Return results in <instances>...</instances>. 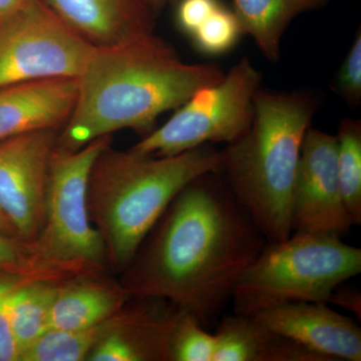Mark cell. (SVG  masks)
<instances>
[{"mask_svg": "<svg viewBox=\"0 0 361 361\" xmlns=\"http://www.w3.org/2000/svg\"><path fill=\"white\" fill-rule=\"evenodd\" d=\"M337 171V137L310 127L292 194V231L341 237L350 229Z\"/></svg>", "mask_w": 361, "mask_h": 361, "instance_id": "obj_10", "label": "cell"}, {"mask_svg": "<svg viewBox=\"0 0 361 361\" xmlns=\"http://www.w3.org/2000/svg\"><path fill=\"white\" fill-rule=\"evenodd\" d=\"M104 135L77 151L56 147L49 168L44 227L32 242L44 262L71 276L108 269L101 235L87 209V183L97 156L111 146Z\"/></svg>", "mask_w": 361, "mask_h": 361, "instance_id": "obj_6", "label": "cell"}, {"mask_svg": "<svg viewBox=\"0 0 361 361\" xmlns=\"http://www.w3.org/2000/svg\"><path fill=\"white\" fill-rule=\"evenodd\" d=\"M325 361H360L361 329L325 302L283 304L253 315Z\"/></svg>", "mask_w": 361, "mask_h": 361, "instance_id": "obj_12", "label": "cell"}, {"mask_svg": "<svg viewBox=\"0 0 361 361\" xmlns=\"http://www.w3.org/2000/svg\"><path fill=\"white\" fill-rule=\"evenodd\" d=\"M94 49L45 0H32L0 20V89L49 78H78Z\"/></svg>", "mask_w": 361, "mask_h": 361, "instance_id": "obj_8", "label": "cell"}, {"mask_svg": "<svg viewBox=\"0 0 361 361\" xmlns=\"http://www.w3.org/2000/svg\"><path fill=\"white\" fill-rule=\"evenodd\" d=\"M329 0H233L242 30L270 61L280 58L282 37L297 16L327 6Z\"/></svg>", "mask_w": 361, "mask_h": 361, "instance_id": "obj_17", "label": "cell"}, {"mask_svg": "<svg viewBox=\"0 0 361 361\" xmlns=\"http://www.w3.org/2000/svg\"><path fill=\"white\" fill-rule=\"evenodd\" d=\"M0 229L9 233V234L14 235V236H18V235L16 234V232L13 231V228L11 227V225H9L8 223L6 222V220L2 217L1 214H0Z\"/></svg>", "mask_w": 361, "mask_h": 361, "instance_id": "obj_30", "label": "cell"}, {"mask_svg": "<svg viewBox=\"0 0 361 361\" xmlns=\"http://www.w3.org/2000/svg\"><path fill=\"white\" fill-rule=\"evenodd\" d=\"M221 151L204 145L179 155L115 151L97 156L87 183V209L106 264L123 272L171 202L192 180L220 173Z\"/></svg>", "mask_w": 361, "mask_h": 361, "instance_id": "obj_3", "label": "cell"}, {"mask_svg": "<svg viewBox=\"0 0 361 361\" xmlns=\"http://www.w3.org/2000/svg\"><path fill=\"white\" fill-rule=\"evenodd\" d=\"M337 171L344 206L353 226L361 224V123L345 118L339 123Z\"/></svg>", "mask_w": 361, "mask_h": 361, "instance_id": "obj_19", "label": "cell"}, {"mask_svg": "<svg viewBox=\"0 0 361 361\" xmlns=\"http://www.w3.org/2000/svg\"><path fill=\"white\" fill-rule=\"evenodd\" d=\"M220 4L218 0H180L176 11L177 25L191 37Z\"/></svg>", "mask_w": 361, "mask_h": 361, "instance_id": "obj_26", "label": "cell"}, {"mask_svg": "<svg viewBox=\"0 0 361 361\" xmlns=\"http://www.w3.org/2000/svg\"><path fill=\"white\" fill-rule=\"evenodd\" d=\"M334 90L350 106L361 103V33H356L350 49L341 66Z\"/></svg>", "mask_w": 361, "mask_h": 361, "instance_id": "obj_24", "label": "cell"}, {"mask_svg": "<svg viewBox=\"0 0 361 361\" xmlns=\"http://www.w3.org/2000/svg\"><path fill=\"white\" fill-rule=\"evenodd\" d=\"M78 80L49 78L0 89V142L42 129L61 130L75 106Z\"/></svg>", "mask_w": 361, "mask_h": 361, "instance_id": "obj_13", "label": "cell"}, {"mask_svg": "<svg viewBox=\"0 0 361 361\" xmlns=\"http://www.w3.org/2000/svg\"><path fill=\"white\" fill-rule=\"evenodd\" d=\"M0 273L20 279L44 280L58 283L73 277L44 262L33 248L32 242L25 241L1 229Z\"/></svg>", "mask_w": 361, "mask_h": 361, "instance_id": "obj_21", "label": "cell"}, {"mask_svg": "<svg viewBox=\"0 0 361 361\" xmlns=\"http://www.w3.org/2000/svg\"><path fill=\"white\" fill-rule=\"evenodd\" d=\"M94 47L122 44L153 32L155 13L144 0H47Z\"/></svg>", "mask_w": 361, "mask_h": 361, "instance_id": "obj_14", "label": "cell"}, {"mask_svg": "<svg viewBox=\"0 0 361 361\" xmlns=\"http://www.w3.org/2000/svg\"><path fill=\"white\" fill-rule=\"evenodd\" d=\"M327 303L336 304L343 310L350 311L351 313L357 316L358 319H360L361 294L360 292L346 288V287H341V285H339L330 294Z\"/></svg>", "mask_w": 361, "mask_h": 361, "instance_id": "obj_27", "label": "cell"}, {"mask_svg": "<svg viewBox=\"0 0 361 361\" xmlns=\"http://www.w3.org/2000/svg\"><path fill=\"white\" fill-rule=\"evenodd\" d=\"M110 318V317H109ZM106 322L80 330L49 329L23 351L20 361H85L99 341Z\"/></svg>", "mask_w": 361, "mask_h": 361, "instance_id": "obj_20", "label": "cell"}, {"mask_svg": "<svg viewBox=\"0 0 361 361\" xmlns=\"http://www.w3.org/2000/svg\"><path fill=\"white\" fill-rule=\"evenodd\" d=\"M224 77L218 66L184 63L153 32L110 47H96L78 80L75 106L56 147L77 151L130 129L142 135L159 116L177 110L196 90Z\"/></svg>", "mask_w": 361, "mask_h": 361, "instance_id": "obj_2", "label": "cell"}, {"mask_svg": "<svg viewBox=\"0 0 361 361\" xmlns=\"http://www.w3.org/2000/svg\"><path fill=\"white\" fill-rule=\"evenodd\" d=\"M30 1L32 0H0V20L18 13Z\"/></svg>", "mask_w": 361, "mask_h": 361, "instance_id": "obj_28", "label": "cell"}, {"mask_svg": "<svg viewBox=\"0 0 361 361\" xmlns=\"http://www.w3.org/2000/svg\"><path fill=\"white\" fill-rule=\"evenodd\" d=\"M262 75L247 58L196 90L174 115L130 148L139 155H179L204 145L234 142L250 126Z\"/></svg>", "mask_w": 361, "mask_h": 361, "instance_id": "obj_7", "label": "cell"}, {"mask_svg": "<svg viewBox=\"0 0 361 361\" xmlns=\"http://www.w3.org/2000/svg\"><path fill=\"white\" fill-rule=\"evenodd\" d=\"M144 1L152 9V11L155 13L157 11H160V9L163 8L168 4L169 0H144Z\"/></svg>", "mask_w": 361, "mask_h": 361, "instance_id": "obj_29", "label": "cell"}, {"mask_svg": "<svg viewBox=\"0 0 361 361\" xmlns=\"http://www.w3.org/2000/svg\"><path fill=\"white\" fill-rule=\"evenodd\" d=\"M121 282L106 272L78 275L59 285L51 312V329H90L118 312L130 299Z\"/></svg>", "mask_w": 361, "mask_h": 361, "instance_id": "obj_15", "label": "cell"}, {"mask_svg": "<svg viewBox=\"0 0 361 361\" xmlns=\"http://www.w3.org/2000/svg\"><path fill=\"white\" fill-rule=\"evenodd\" d=\"M244 35L234 11L220 4L190 37L195 49L206 56H221L234 49Z\"/></svg>", "mask_w": 361, "mask_h": 361, "instance_id": "obj_22", "label": "cell"}, {"mask_svg": "<svg viewBox=\"0 0 361 361\" xmlns=\"http://www.w3.org/2000/svg\"><path fill=\"white\" fill-rule=\"evenodd\" d=\"M214 334V361H325L254 316H225Z\"/></svg>", "mask_w": 361, "mask_h": 361, "instance_id": "obj_16", "label": "cell"}, {"mask_svg": "<svg viewBox=\"0 0 361 361\" xmlns=\"http://www.w3.org/2000/svg\"><path fill=\"white\" fill-rule=\"evenodd\" d=\"M61 283L18 279L9 289V319L20 357L25 349L51 329L52 303Z\"/></svg>", "mask_w": 361, "mask_h": 361, "instance_id": "obj_18", "label": "cell"}, {"mask_svg": "<svg viewBox=\"0 0 361 361\" xmlns=\"http://www.w3.org/2000/svg\"><path fill=\"white\" fill-rule=\"evenodd\" d=\"M59 130H32L0 142V214L33 242L45 219L47 182Z\"/></svg>", "mask_w": 361, "mask_h": 361, "instance_id": "obj_9", "label": "cell"}, {"mask_svg": "<svg viewBox=\"0 0 361 361\" xmlns=\"http://www.w3.org/2000/svg\"><path fill=\"white\" fill-rule=\"evenodd\" d=\"M216 346L215 334L185 312L173 332L169 361H214Z\"/></svg>", "mask_w": 361, "mask_h": 361, "instance_id": "obj_23", "label": "cell"}, {"mask_svg": "<svg viewBox=\"0 0 361 361\" xmlns=\"http://www.w3.org/2000/svg\"><path fill=\"white\" fill-rule=\"evenodd\" d=\"M18 279L20 278L0 273V361L20 360V351L11 329L7 306L9 289Z\"/></svg>", "mask_w": 361, "mask_h": 361, "instance_id": "obj_25", "label": "cell"}, {"mask_svg": "<svg viewBox=\"0 0 361 361\" xmlns=\"http://www.w3.org/2000/svg\"><path fill=\"white\" fill-rule=\"evenodd\" d=\"M361 272V250L341 237L292 233L268 242L235 285L231 301L236 314L296 302L327 303L339 285Z\"/></svg>", "mask_w": 361, "mask_h": 361, "instance_id": "obj_5", "label": "cell"}, {"mask_svg": "<svg viewBox=\"0 0 361 361\" xmlns=\"http://www.w3.org/2000/svg\"><path fill=\"white\" fill-rule=\"evenodd\" d=\"M186 312L159 297L130 296L106 319L89 361H169L171 338Z\"/></svg>", "mask_w": 361, "mask_h": 361, "instance_id": "obj_11", "label": "cell"}, {"mask_svg": "<svg viewBox=\"0 0 361 361\" xmlns=\"http://www.w3.org/2000/svg\"><path fill=\"white\" fill-rule=\"evenodd\" d=\"M267 243L224 177L209 173L171 202L120 282L130 296L166 299L209 329Z\"/></svg>", "mask_w": 361, "mask_h": 361, "instance_id": "obj_1", "label": "cell"}, {"mask_svg": "<svg viewBox=\"0 0 361 361\" xmlns=\"http://www.w3.org/2000/svg\"><path fill=\"white\" fill-rule=\"evenodd\" d=\"M314 111L305 94L259 90L248 129L221 151V175L267 242L293 233L294 180Z\"/></svg>", "mask_w": 361, "mask_h": 361, "instance_id": "obj_4", "label": "cell"}]
</instances>
